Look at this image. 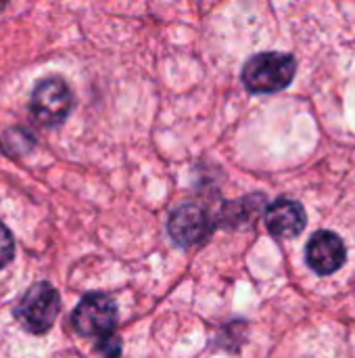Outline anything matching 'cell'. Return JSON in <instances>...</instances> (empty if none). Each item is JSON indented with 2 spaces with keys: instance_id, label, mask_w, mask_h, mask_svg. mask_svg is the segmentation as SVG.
<instances>
[{
  "instance_id": "cell-2",
  "label": "cell",
  "mask_w": 355,
  "mask_h": 358,
  "mask_svg": "<svg viewBox=\"0 0 355 358\" xmlns=\"http://www.w3.org/2000/svg\"><path fill=\"white\" fill-rule=\"evenodd\" d=\"M59 310H61L59 292L50 283H36L25 292V296L17 304L15 317L19 319L23 329H27L33 336H42L54 325Z\"/></svg>"
},
{
  "instance_id": "cell-4",
  "label": "cell",
  "mask_w": 355,
  "mask_h": 358,
  "mask_svg": "<svg viewBox=\"0 0 355 358\" xmlns=\"http://www.w3.org/2000/svg\"><path fill=\"white\" fill-rule=\"evenodd\" d=\"M71 105H73L71 90L61 78H46L38 82L29 101V109L33 117L44 126L61 124L69 115Z\"/></svg>"
},
{
  "instance_id": "cell-8",
  "label": "cell",
  "mask_w": 355,
  "mask_h": 358,
  "mask_svg": "<svg viewBox=\"0 0 355 358\" xmlns=\"http://www.w3.org/2000/svg\"><path fill=\"white\" fill-rule=\"evenodd\" d=\"M13 260V237L8 229L0 222V268H4Z\"/></svg>"
},
{
  "instance_id": "cell-9",
  "label": "cell",
  "mask_w": 355,
  "mask_h": 358,
  "mask_svg": "<svg viewBox=\"0 0 355 358\" xmlns=\"http://www.w3.org/2000/svg\"><path fill=\"white\" fill-rule=\"evenodd\" d=\"M98 350L105 358H119L121 355V342L115 336L103 338V342L98 344Z\"/></svg>"
},
{
  "instance_id": "cell-1",
  "label": "cell",
  "mask_w": 355,
  "mask_h": 358,
  "mask_svg": "<svg viewBox=\"0 0 355 358\" xmlns=\"http://www.w3.org/2000/svg\"><path fill=\"white\" fill-rule=\"evenodd\" d=\"M297 71V63L287 52L253 55L243 67V84L253 94H268L287 88Z\"/></svg>"
},
{
  "instance_id": "cell-6",
  "label": "cell",
  "mask_w": 355,
  "mask_h": 358,
  "mask_svg": "<svg viewBox=\"0 0 355 358\" xmlns=\"http://www.w3.org/2000/svg\"><path fill=\"white\" fill-rule=\"evenodd\" d=\"M305 260H308V266L314 273L333 275L345 264L347 250H345L343 239L339 235H335L333 231H318L308 241Z\"/></svg>"
},
{
  "instance_id": "cell-7",
  "label": "cell",
  "mask_w": 355,
  "mask_h": 358,
  "mask_svg": "<svg viewBox=\"0 0 355 358\" xmlns=\"http://www.w3.org/2000/svg\"><path fill=\"white\" fill-rule=\"evenodd\" d=\"M266 227L278 239H295L305 229V212L293 199H276L266 212Z\"/></svg>"
},
{
  "instance_id": "cell-3",
  "label": "cell",
  "mask_w": 355,
  "mask_h": 358,
  "mask_svg": "<svg viewBox=\"0 0 355 358\" xmlns=\"http://www.w3.org/2000/svg\"><path fill=\"white\" fill-rule=\"evenodd\" d=\"M117 325V306L105 294H88L73 310V327L86 338H109Z\"/></svg>"
},
{
  "instance_id": "cell-5",
  "label": "cell",
  "mask_w": 355,
  "mask_h": 358,
  "mask_svg": "<svg viewBox=\"0 0 355 358\" xmlns=\"http://www.w3.org/2000/svg\"><path fill=\"white\" fill-rule=\"evenodd\" d=\"M167 231H169V237L178 245L190 248V245L201 243L207 237V233L211 231V220L201 206L184 203L172 212Z\"/></svg>"
}]
</instances>
